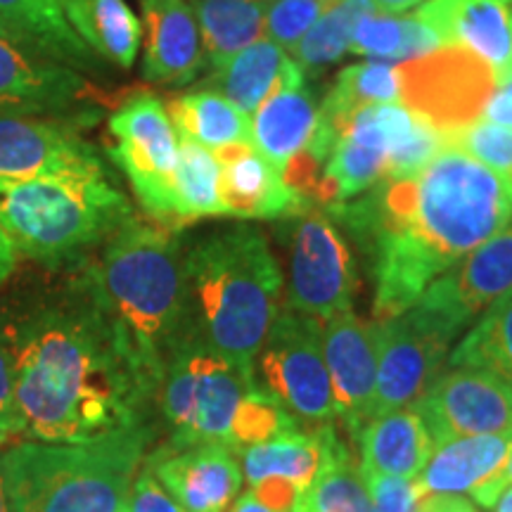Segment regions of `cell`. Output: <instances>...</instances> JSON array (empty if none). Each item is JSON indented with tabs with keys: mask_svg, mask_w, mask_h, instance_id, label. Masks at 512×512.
I'll return each mask as SVG.
<instances>
[{
	"mask_svg": "<svg viewBox=\"0 0 512 512\" xmlns=\"http://www.w3.org/2000/svg\"><path fill=\"white\" fill-rule=\"evenodd\" d=\"M328 209L370 259L375 323L418 304L434 280L512 226V181L446 145L420 174L382 178Z\"/></svg>",
	"mask_w": 512,
	"mask_h": 512,
	"instance_id": "1",
	"label": "cell"
},
{
	"mask_svg": "<svg viewBox=\"0 0 512 512\" xmlns=\"http://www.w3.org/2000/svg\"><path fill=\"white\" fill-rule=\"evenodd\" d=\"M0 347L29 441L81 444L140 425L147 396L79 290L3 323Z\"/></svg>",
	"mask_w": 512,
	"mask_h": 512,
	"instance_id": "2",
	"label": "cell"
},
{
	"mask_svg": "<svg viewBox=\"0 0 512 512\" xmlns=\"http://www.w3.org/2000/svg\"><path fill=\"white\" fill-rule=\"evenodd\" d=\"M183 256L176 228L133 216L76 283L147 399L188 332Z\"/></svg>",
	"mask_w": 512,
	"mask_h": 512,
	"instance_id": "3",
	"label": "cell"
},
{
	"mask_svg": "<svg viewBox=\"0 0 512 512\" xmlns=\"http://www.w3.org/2000/svg\"><path fill=\"white\" fill-rule=\"evenodd\" d=\"M188 330L242 373L280 313L283 273L259 228L238 226L197 240L183 256Z\"/></svg>",
	"mask_w": 512,
	"mask_h": 512,
	"instance_id": "4",
	"label": "cell"
},
{
	"mask_svg": "<svg viewBox=\"0 0 512 512\" xmlns=\"http://www.w3.org/2000/svg\"><path fill=\"white\" fill-rule=\"evenodd\" d=\"M152 430L133 425L81 444L3 448L10 512H126Z\"/></svg>",
	"mask_w": 512,
	"mask_h": 512,
	"instance_id": "5",
	"label": "cell"
},
{
	"mask_svg": "<svg viewBox=\"0 0 512 512\" xmlns=\"http://www.w3.org/2000/svg\"><path fill=\"white\" fill-rule=\"evenodd\" d=\"M128 197L105 164L91 169L0 181V228L19 254L46 266H67L105 245L128 219Z\"/></svg>",
	"mask_w": 512,
	"mask_h": 512,
	"instance_id": "6",
	"label": "cell"
},
{
	"mask_svg": "<svg viewBox=\"0 0 512 512\" xmlns=\"http://www.w3.org/2000/svg\"><path fill=\"white\" fill-rule=\"evenodd\" d=\"M254 384L209 344L188 330L166 363L162 411L171 427L169 446L197 444L230 446V425L240 399Z\"/></svg>",
	"mask_w": 512,
	"mask_h": 512,
	"instance_id": "7",
	"label": "cell"
},
{
	"mask_svg": "<svg viewBox=\"0 0 512 512\" xmlns=\"http://www.w3.org/2000/svg\"><path fill=\"white\" fill-rule=\"evenodd\" d=\"M107 136L110 157L124 171L145 214L162 226L176 228L174 174L178 136L164 102L155 93L131 95L112 112Z\"/></svg>",
	"mask_w": 512,
	"mask_h": 512,
	"instance_id": "8",
	"label": "cell"
},
{
	"mask_svg": "<svg viewBox=\"0 0 512 512\" xmlns=\"http://www.w3.org/2000/svg\"><path fill=\"white\" fill-rule=\"evenodd\" d=\"M264 387L306 427L335 422V394L323 356V325L292 309L278 313L259 351Z\"/></svg>",
	"mask_w": 512,
	"mask_h": 512,
	"instance_id": "9",
	"label": "cell"
},
{
	"mask_svg": "<svg viewBox=\"0 0 512 512\" xmlns=\"http://www.w3.org/2000/svg\"><path fill=\"white\" fill-rule=\"evenodd\" d=\"M370 328L377 356L373 418H380L425 394L448 361L456 335L418 304Z\"/></svg>",
	"mask_w": 512,
	"mask_h": 512,
	"instance_id": "10",
	"label": "cell"
},
{
	"mask_svg": "<svg viewBox=\"0 0 512 512\" xmlns=\"http://www.w3.org/2000/svg\"><path fill=\"white\" fill-rule=\"evenodd\" d=\"M292 221L287 309L318 323L354 309L358 275L342 230L318 207L292 216Z\"/></svg>",
	"mask_w": 512,
	"mask_h": 512,
	"instance_id": "11",
	"label": "cell"
},
{
	"mask_svg": "<svg viewBox=\"0 0 512 512\" xmlns=\"http://www.w3.org/2000/svg\"><path fill=\"white\" fill-rule=\"evenodd\" d=\"M401 67V102L441 133L456 131L482 117L496 88V74L463 48L444 46Z\"/></svg>",
	"mask_w": 512,
	"mask_h": 512,
	"instance_id": "12",
	"label": "cell"
},
{
	"mask_svg": "<svg viewBox=\"0 0 512 512\" xmlns=\"http://www.w3.org/2000/svg\"><path fill=\"white\" fill-rule=\"evenodd\" d=\"M413 112L403 102H384L358 110L323 164L316 190V207L332 209L351 202L387 176V159L394 140Z\"/></svg>",
	"mask_w": 512,
	"mask_h": 512,
	"instance_id": "13",
	"label": "cell"
},
{
	"mask_svg": "<svg viewBox=\"0 0 512 512\" xmlns=\"http://www.w3.org/2000/svg\"><path fill=\"white\" fill-rule=\"evenodd\" d=\"M93 119V112H0V181H22V178L100 166L98 150L83 136Z\"/></svg>",
	"mask_w": 512,
	"mask_h": 512,
	"instance_id": "14",
	"label": "cell"
},
{
	"mask_svg": "<svg viewBox=\"0 0 512 512\" xmlns=\"http://www.w3.org/2000/svg\"><path fill=\"white\" fill-rule=\"evenodd\" d=\"M413 411L425 422L434 446L458 437H512V387L479 368L439 373Z\"/></svg>",
	"mask_w": 512,
	"mask_h": 512,
	"instance_id": "15",
	"label": "cell"
},
{
	"mask_svg": "<svg viewBox=\"0 0 512 512\" xmlns=\"http://www.w3.org/2000/svg\"><path fill=\"white\" fill-rule=\"evenodd\" d=\"M512 290V226L472 249L418 299L427 313L460 335L491 304Z\"/></svg>",
	"mask_w": 512,
	"mask_h": 512,
	"instance_id": "16",
	"label": "cell"
},
{
	"mask_svg": "<svg viewBox=\"0 0 512 512\" xmlns=\"http://www.w3.org/2000/svg\"><path fill=\"white\" fill-rule=\"evenodd\" d=\"M95 93L81 72L38 55L0 29V112L83 114Z\"/></svg>",
	"mask_w": 512,
	"mask_h": 512,
	"instance_id": "17",
	"label": "cell"
},
{
	"mask_svg": "<svg viewBox=\"0 0 512 512\" xmlns=\"http://www.w3.org/2000/svg\"><path fill=\"white\" fill-rule=\"evenodd\" d=\"M145 465L185 512H228L242 489L238 453L223 444H166L145 456Z\"/></svg>",
	"mask_w": 512,
	"mask_h": 512,
	"instance_id": "18",
	"label": "cell"
},
{
	"mask_svg": "<svg viewBox=\"0 0 512 512\" xmlns=\"http://www.w3.org/2000/svg\"><path fill=\"white\" fill-rule=\"evenodd\" d=\"M323 356L328 366L337 418L351 439L373 418L377 356L373 328L361 323L354 309L337 313L323 325Z\"/></svg>",
	"mask_w": 512,
	"mask_h": 512,
	"instance_id": "19",
	"label": "cell"
},
{
	"mask_svg": "<svg viewBox=\"0 0 512 512\" xmlns=\"http://www.w3.org/2000/svg\"><path fill=\"white\" fill-rule=\"evenodd\" d=\"M415 15L444 46L463 48L489 64L496 83L512 76L510 0H425Z\"/></svg>",
	"mask_w": 512,
	"mask_h": 512,
	"instance_id": "20",
	"label": "cell"
},
{
	"mask_svg": "<svg viewBox=\"0 0 512 512\" xmlns=\"http://www.w3.org/2000/svg\"><path fill=\"white\" fill-rule=\"evenodd\" d=\"M316 91L299 64L287 57L273 91L256 107L252 119V145L275 169L285 171L299 152L306 150L318 121Z\"/></svg>",
	"mask_w": 512,
	"mask_h": 512,
	"instance_id": "21",
	"label": "cell"
},
{
	"mask_svg": "<svg viewBox=\"0 0 512 512\" xmlns=\"http://www.w3.org/2000/svg\"><path fill=\"white\" fill-rule=\"evenodd\" d=\"M143 12V79L185 86L204 67L202 36L190 0H138Z\"/></svg>",
	"mask_w": 512,
	"mask_h": 512,
	"instance_id": "22",
	"label": "cell"
},
{
	"mask_svg": "<svg viewBox=\"0 0 512 512\" xmlns=\"http://www.w3.org/2000/svg\"><path fill=\"white\" fill-rule=\"evenodd\" d=\"M221 164V197L226 216L249 221L292 219L311 204L285 183L283 171L275 169L254 145H233L216 152Z\"/></svg>",
	"mask_w": 512,
	"mask_h": 512,
	"instance_id": "23",
	"label": "cell"
},
{
	"mask_svg": "<svg viewBox=\"0 0 512 512\" xmlns=\"http://www.w3.org/2000/svg\"><path fill=\"white\" fill-rule=\"evenodd\" d=\"M512 451V437L484 434L458 437L432 448V456L413 479L420 498L432 494H472L479 486L501 477Z\"/></svg>",
	"mask_w": 512,
	"mask_h": 512,
	"instance_id": "24",
	"label": "cell"
},
{
	"mask_svg": "<svg viewBox=\"0 0 512 512\" xmlns=\"http://www.w3.org/2000/svg\"><path fill=\"white\" fill-rule=\"evenodd\" d=\"M0 29L48 60L98 74L100 60L64 17L60 0H0Z\"/></svg>",
	"mask_w": 512,
	"mask_h": 512,
	"instance_id": "25",
	"label": "cell"
},
{
	"mask_svg": "<svg viewBox=\"0 0 512 512\" xmlns=\"http://www.w3.org/2000/svg\"><path fill=\"white\" fill-rule=\"evenodd\" d=\"M363 475L415 479L432 456V437L413 406L368 420L356 434Z\"/></svg>",
	"mask_w": 512,
	"mask_h": 512,
	"instance_id": "26",
	"label": "cell"
},
{
	"mask_svg": "<svg viewBox=\"0 0 512 512\" xmlns=\"http://www.w3.org/2000/svg\"><path fill=\"white\" fill-rule=\"evenodd\" d=\"M313 430L320 441V465L292 512H373L361 465L339 439L335 425L328 422Z\"/></svg>",
	"mask_w": 512,
	"mask_h": 512,
	"instance_id": "27",
	"label": "cell"
},
{
	"mask_svg": "<svg viewBox=\"0 0 512 512\" xmlns=\"http://www.w3.org/2000/svg\"><path fill=\"white\" fill-rule=\"evenodd\" d=\"M64 17L100 62L131 69L136 64L143 24L126 0H60Z\"/></svg>",
	"mask_w": 512,
	"mask_h": 512,
	"instance_id": "28",
	"label": "cell"
},
{
	"mask_svg": "<svg viewBox=\"0 0 512 512\" xmlns=\"http://www.w3.org/2000/svg\"><path fill=\"white\" fill-rule=\"evenodd\" d=\"M176 136L192 140L211 152L233 145H252V121L235 102L214 88L178 95L166 105Z\"/></svg>",
	"mask_w": 512,
	"mask_h": 512,
	"instance_id": "29",
	"label": "cell"
},
{
	"mask_svg": "<svg viewBox=\"0 0 512 512\" xmlns=\"http://www.w3.org/2000/svg\"><path fill=\"white\" fill-rule=\"evenodd\" d=\"M271 0H190L209 67L259 41Z\"/></svg>",
	"mask_w": 512,
	"mask_h": 512,
	"instance_id": "30",
	"label": "cell"
},
{
	"mask_svg": "<svg viewBox=\"0 0 512 512\" xmlns=\"http://www.w3.org/2000/svg\"><path fill=\"white\" fill-rule=\"evenodd\" d=\"M226 216L221 197V164L216 152L178 138V164L174 174V221L181 230L200 219Z\"/></svg>",
	"mask_w": 512,
	"mask_h": 512,
	"instance_id": "31",
	"label": "cell"
},
{
	"mask_svg": "<svg viewBox=\"0 0 512 512\" xmlns=\"http://www.w3.org/2000/svg\"><path fill=\"white\" fill-rule=\"evenodd\" d=\"M285 62L287 55L278 43L259 38L219 67H211V81L216 86L214 91L226 95L242 112L254 114L256 107L273 91Z\"/></svg>",
	"mask_w": 512,
	"mask_h": 512,
	"instance_id": "32",
	"label": "cell"
},
{
	"mask_svg": "<svg viewBox=\"0 0 512 512\" xmlns=\"http://www.w3.org/2000/svg\"><path fill=\"white\" fill-rule=\"evenodd\" d=\"M444 48L441 38L415 15L370 12L356 24L349 53L375 60H415Z\"/></svg>",
	"mask_w": 512,
	"mask_h": 512,
	"instance_id": "33",
	"label": "cell"
},
{
	"mask_svg": "<svg viewBox=\"0 0 512 512\" xmlns=\"http://www.w3.org/2000/svg\"><path fill=\"white\" fill-rule=\"evenodd\" d=\"M318 465V434L313 427L302 430V425L240 451L242 477H247L249 484L259 482L264 477H285L292 479L304 491L316 477Z\"/></svg>",
	"mask_w": 512,
	"mask_h": 512,
	"instance_id": "34",
	"label": "cell"
},
{
	"mask_svg": "<svg viewBox=\"0 0 512 512\" xmlns=\"http://www.w3.org/2000/svg\"><path fill=\"white\" fill-rule=\"evenodd\" d=\"M451 368H479L512 387V290L486 309L448 354Z\"/></svg>",
	"mask_w": 512,
	"mask_h": 512,
	"instance_id": "35",
	"label": "cell"
},
{
	"mask_svg": "<svg viewBox=\"0 0 512 512\" xmlns=\"http://www.w3.org/2000/svg\"><path fill=\"white\" fill-rule=\"evenodd\" d=\"M373 0H328L311 29L290 53L304 74H318L349 53L351 36L363 17L375 12Z\"/></svg>",
	"mask_w": 512,
	"mask_h": 512,
	"instance_id": "36",
	"label": "cell"
},
{
	"mask_svg": "<svg viewBox=\"0 0 512 512\" xmlns=\"http://www.w3.org/2000/svg\"><path fill=\"white\" fill-rule=\"evenodd\" d=\"M302 422L294 420L287 408L266 387L252 384L245 396L240 399L238 411H235L233 425H230V448L240 453L242 448L261 444L287 430H294Z\"/></svg>",
	"mask_w": 512,
	"mask_h": 512,
	"instance_id": "37",
	"label": "cell"
},
{
	"mask_svg": "<svg viewBox=\"0 0 512 512\" xmlns=\"http://www.w3.org/2000/svg\"><path fill=\"white\" fill-rule=\"evenodd\" d=\"M446 145L458 147L475 157L477 162L489 166L491 171L512 181V128L477 119L456 131L444 133Z\"/></svg>",
	"mask_w": 512,
	"mask_h": 512,
	"instance_id": "38",
	"label": "cell"
},
{
	"mask_svg": "<svg viewBox=\"0 0 512 512\" xmlns=\"http://www.w3.org/2000/svg\"><path fill=\"white\" fill-rule=\"evenodd\" d=\"M444 147V133L425 117L413 112V119L396 136L392 150H389L387 176L384 178H408L420 174Z\"/></svg>",
	"mask_w": 512,
	"mask_h": 512,
	"instance_id": "39",
	"label": "cell"
},
{
	"mask_svg": "<svg viewBox=\"0 0 512 512\" xmlns=\"http://www.w3.org/2000/svg\"><path fill=\"white\" fill-rule=\"evenodd\" d=\"M328 0H271L266 10V38L283 50H292L311 24L316 22Z\"/></svg>",
	"mask_w": 512,
	"mask_h": 512,
	"instance_id": "40",
	"label": "cell"
},
{
	"mask_svg": "<svg viewBox=\"0 0 512 512\" xmlns=\"http://www.w3.org/2000/svg\"><path fill=\"white\" fill-rule=\"evenodd\" d=\"M373 503V512H415L420 494L413 479L394 475H363Z\"/></svg>",
	"mask_w": 512,
	"mask_h": 512,
	"instance_id": "41",
	"label": "cell"
},
{
	"mask_svg": "<svg viewBox=\"0 0 512 512\" xmlns=\"http://www.w3.org/2000/svg\"><path fill=\"white\" fill-rule=\"evenodd\" d=\"M126 512H185V508L159 484L150 467L143 463L131 486V494H128Z\"/></svg>",
	"mask_w": 512,
	"mask_h": 512,
	"instance_id": "42",
	"label": "cell"
},
{
	"mask_svg": "<svg viewBox=\"0 0 512 512\" xmlns=\"http://www.w3.org/2000/svg\"><path fill=\"white\" fill-rule=\"evenodd\" d=\"M249 491H252L256 501L275 512H292L294 503L302 494V489L292 479L285 477H264L259 482L249 484Z\"/></svg>",
	"mask_w": 512,
	"mask_h": 512,
	"instance_id": "43",
	"label": "cell"
},
{
	"mask_svg": "<svg viewBox=\"0 0 512 512\" xmlns=\"http://www.w3.org/2000/svg\"><path fill=\"white\" fill-rule=\"evenodd\" d=\"M0 430L10 434V437H17V434L24 432V422L17 408L15 389H12L8 356H5L3 347H0Z\"/></svg>",
	"mask_w": 512,
	"mask_h": 512,
	"instance_id": "44",
	"label": "cell"
},
{
	"mask_svg": "<svg viewBox=\"0 0 512 512\" xmlns=\"http://www.w3.org/2000/svg\"><path fill=\"white\" fill-rule=\"evenodd\" d=\"M415 512H479L467 498L456 494L422 496Z\"/></svg>",
	"mask_w": 512,
	"mask_h": 512,
	"instance_id": "45",
	"label": "cell"
},
{
	"mask_svg": "<svg viewBox=\"0 0 512 512\" xmlns=\"http://www.w3.org/2000/svg\"><path fill=\"white\" fill-rule=\"evenodd\" d=\"M17 247L12 245V240L8 238L3 228H0V285L8 283V278L15 273L17 268Z\"/></svg>",
	"mask_w": 512,
	"mask_h": 512,
	"instance_id": "46",
	"label": "cell"
},
{
	"mask_svg": "<svg viewBox=\"0 0 512 512\" xmlns=\"http://www.w3.org/2000/svg\"><path fill=\"white\" fill-rule=\"evenodd\" d=\"M228 512H275V510L266 508V505H261L252 496V491H247V494H242L238 501H235L233 508H228Z\"/></svg>",
	"mask_w": 512,
	"mask_h": 512,
	"instance_id": "47",
	"label": "cell"
},
{
	"mask_svg": "<svg viewBox=\"0 0 512 512\" xmlns=\"http://www.w3.org/2000/svg\"><path fill=\"white\" fill-rule=\"evenodd\" d=\"M375 8L380 10H387V12H403L408 8H413V5H420L422 0H373Z\"/></svg>",
	"mask_w": 512,
	"mask_h": 512,
	"instance_id": "48",
	"label": "cell"
},
{
	"mask_svg": "<svg viewBox=\"0 0 512 512\" xmlns=\"http://www.w3.org/2000/svg\"><path fill=\"white\" fill-rule=\"evenodd\" d=\"M3 451V448H0ZM0 512H10L8 503V489H5V470H3V456H0Z\"/></svg>",
	"mask_w": 512,
	"mask_h": 512,
	"instance_id": "49",
	"label": "cell"
},
{
	"mask_svg": "<svg viewBox=\"0 0 512 512\" xmlns=\"http://www.w3.org/2000/svg\"><path fill=\"white\" fill-rule=\"evenodd\" d=\"M494 508H496V512H512V484L503 491Z\"/></svg>",
	"mask_w": 512,
	"mask_h": 512,
	"instance_id": "50",
	"label": "cell"
},
{
	"mask_svg": "<svg viewBox=\"0 0 512 512\" xmlns=\"http://www.w3.org/2000/svg\"><path fill=\"white\" fill-rule=\"evenodd\" d=\"M503 482H505V486H510L512 484V451H510V456H508V463H505V467H503Z\"/></svg>",
	"mask_w": 512,
	"mask_h": 512,
	"instance_id": "51",
	"label": "cell"
},
{
	"mask_svg": "<svg viewBox=\"0 0 512 512\" xmlns=\"http://www.w3.org/2000/svg\"><path fill=\"white\" fill-rule=\"evenodd\" d=\"M10 434H5L3 430H0V448H5V446H8L10 444Z\"/></svg>",
	"mask_w": 512,
	"mask_h": 512,
	"instance_id": "52",
	"label": "cell"
},
{
	"mask_svg": "<svg viewBox=\"0 0 512 512\" xmlns=\"http://www.w3.org/2000/svg\"><path fill=\"white\" fill-rule=\"evenodd\" d=\"M510 3H512V0H510Z\"/></svg>",
	"mask_w": 512,
	"mask_h": 512,
	"instance_id": "53",
	"label": "cell"
}]
</instances>
